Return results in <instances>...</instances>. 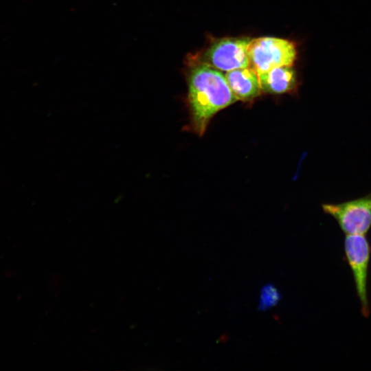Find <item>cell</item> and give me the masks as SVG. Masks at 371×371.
Here are the masks:
<instances>
[{
    "label": "cell",
    "instance_id": "6da1fadb",
    "mask_svg": "<svg viewBox=\"0 0 371 371\" xmlns=\"http://www.w3.org/2000/svg\"><path fill=\"white\" fill-rule=\"evenodd\" d=\"M189 63L187 104L190 130L201 136L214 115L238 99L218 69L204 64Z\"/></svg>",
    "mask_w": 371,
    "mask_h": 371
},
{
    "label": "cell",
    "instance_id": "7a4b0ae2",
    "mask_svg": "<svg viewBox=\"0 0 371 371\" xmlns=\"http://www.w3.org/2000/svg\"><path fill=\"white\" fill-rule=\"evenodd\" d=\"M295 43L275 37L251 39L247 47L249 67L258 74L280 66H292L297 58Z\"/></svg>",
    "mask_w": 371,
    "mask_h": 371
},
{
    "label": "cell",
    "instance_id": "3957f363",
    "mask_svg": "<svg viewBox=\"0 0 371 371\" xmlns=\"http://www.w3.org/2000/svg\"><path fill=\"white\" fill-rule=\"evenodd\" d=\"M249 37L224 38L213 41L196 59L189 62L207 65L218 70L230 71L249 67Z\"/></svg>",
    "mask_w": 371,
    "mask_h": 371
},
{
    "label": "cell",
    "instance_id": "277c9868",
    "mask_svg": "<svg viewBox=\"0 0 371 371\" xmlns=\"http://www.w3.org/2000/svg\"><path fill=\"white\" fill-rule=\"evenodd\" d=\"M344 251L353 276L361 313L364 317H368L370 313L368 279L371 245L366 235L348 234L344 240Z\"/></svg>",
    "mask_w": 371,
    "mask_h": 371
},
{
    "label": "cell",
    "instance_id": "5b68a950",
    "mask_svg": "<svg viewBox=\"0 0 371 371\" xmlns=\"http://www.w3.org/2000/svg\"><path fill=\"white\" fill-rule=\"evenodd\" d=\"M325 214L333 217L346 234L366 235L371 227V192L357 199L324 203Z\"/></svg>",
    "mask_w": 371,
    "mask_h": 371
},
{
    "label": "cell",
    "instance_id": "8992f818",
    "mask_svg": "<svg viewBox=\"0 0 371 371\" xmlns=\"http://www.w3.org/2000/svg\"><path fill=\"white\" fill-rule=\"evenodd\" d=\"M225 76L238 100L249 101L260 94L262 90L258 74L250 67L228 71Z\"/></svg>",
    "mask_w": 371,
    "mask_h": 371
},
{
    "label": "cell",
    "instance_id": "52a82bcc",
    "mask_svg": "<svg viewBox=\"0 0 371 371\" xmlns=\"http://www.w3.org/2000/svg\"><path fill=\"white\" fill-rule=\"evenodd\" d=\"M261 90L266 93L279 94L294 92L297 87V79L292 66H280L258 74Z\"/></svg>",
    "mask_w": 371,
    "mask_h": 371
},
{
    "label": "cell",
    "instance_id": "ba28073f",
    "mask_svg": "<svg viewBox=\"0 0 371 371\" xmlns=\"http://www.w3.org/2000/svg\"><path fill=\"white\" fill-rule=\"evenodd\" d=\"M281 299L278 289L272 284H267L260 291L258 310L267 311L278 304Z\"/></svg>",
    "mask_w": 371,
    "mask_h": 371
}]
</instances>
